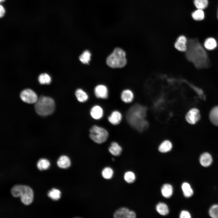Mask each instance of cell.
Returning <instances> with one entry per match:
<instances>
[{
  "instance_id": "cell-3",
  "label": "cell",
  "mask_w": 218,
  "mask_h": 218,
  "mask_svg": "<svg viewBox=\"0 0 218 218\" xmlns=\"http://www.w3.org/2000/svg\"><path fill=\"white\" fill-rule=\"evenodd\" d=\"M35 108L36 113L42 116L48 115L53 112L54 102L51 98L41 96L35 103Z\"/></svg>"
},
{
  "instance_id": "cell-21",
  "label": "cell",
  "mask_w": 218,
  "mask_h": 218,
  "mask_svg": "<svg viewBox=\"0 0 218 218\" xmlns=\"http://www.w3.org/2000/svg\"><path fill=\"white\" fill-rule=\"evenodd\" d=\"M172 147L171 142L166 140L162 142L158 147V150L161 153H166L170 151Z\"/></svg>"
},
{
  "instance_id": "cell-35",
  "label": "cell",
  "mask_w": 218,
  "mask_h": 218,
  "mask_svg": "<svg viewBox=\"0 0 218 218\" xmlns=\"http://www.w3.org/2000/svg\"><path fill=\"white\" fill-rule=\"evenodd\" d=\"M5 13V10L4 7L2 5L0 6V17H3Z\"/></svg>"
},
{
  "instance_id": "cell-31",
  "label": "cell",
  "mask_w": 218,
  "mask_h": 218,
  "mask_svg": "<svg viewBox=\"0 0 218 218\" xmlns=\"http://www.w3.org/2000/svg\"><path fill=\"white\" fill-rule=\"evenodd\" d=\"M210 216L213 218H218V204H215L212 206L209 211Z\"/></svg>"
},
{
  "instance_id": "cell-4",
  "label": "cell",
  "mask_w": 218,
  "mask_h": 218,
  "mask_svg": "<svg viewBox=\"0 0 218 218\" xmlns=\"http://www.w3.org/2000/svg\"><path fill=\"white\" fill-rule=\"evenodd\" d=\"M11 192L14 197H20L21 202L25 205H29L33 201V192L31 189L28 186L15 185L11 189Z\"/></svg>"
},
{
  "instance_id": "cell-28",
  "label": "cell",
  "mask_w": 218,
  "mask_h": 218,
  "mask_svg": "<svg viewBox=\"0 0 218 218\" xmlns=\"http://www.w3.org/2000/svg\"><path fill=\"white\" fill-rule=\"evenodd\" d=\"M61 193L58 190L52 188L49 190L48 193V196L54 200H56L59 199L61 197Z\"/></svg>"
},
{
  "instance_id": "cell-20",
  "label": "cell",
  "mask_w": 218,
  "mask_h": 218,
  "mask_svg": "<svg viewBox=\"0 0 218 218\" xmlns=\"http://www.w3.org/2000/svg\"><path fill=\"white\" fill-rule=\"evenodd\" d=\"M161 192L164 197L167 198H169L173 194V187L170 184H164L161 187Z\"/></svg>"
},
{
  "instance_id": "cell-6",
  "label": "cell",
  "mask_w": 218,
  "mask_h": 218,
  "mask_svg": "<svg viewBox=\"0 0 218 218\" xmlns=\"http://www.w3.org/2000/svg\"><path fill=\"white\" fill-rule=\"evenodd\" d=\"M89 136L95 142L101 144L105 142L109 135L107 131L104 128L96 125L93 126L89 130Z\"/></svg>"
},
{
  "instance_id": "cell-26",
  "label": "cell",
  "mask_w": 218,
  "mask_h": 218,
  "mask_svg": "<svg viewBox=\"0 0 218 218\" xmlns=\"http://www.w3.org/2000/svg\"><path fill=\"white\" fill-rule=\"evenodd\" d=\"M50 164L48 160L45 159H41L37 163V167L40 170H46L48 168Z\"/></svg>"
},
{
  "instance_id": "cell-17",
  "label": "cell",
  "mask_w": 218,
  "mask_h": 218,
  "mask_svg": "<svg viewBox=\"0 0 218 218\" xmlns=\"http://www.w3.org/2000/svg\"><path fill=\"white\" fill-rule=\"evenodd\" d=\"M58 166L61 168H66L69 167L71 164L70 160L67 156L63 155L61 156L58 160Z\"/></svg>"
},
{
  "instance_id": "cell-1",
  "label": "cell",
  "mask_w": 218,
  "mask_h": 218,
  "mask_svg": "<svg viewBox=\"0 0 218 218\" xmlns=\"http://www.w3.org/2000/svg\"><path fill=\"white\" fill-rule=\"evenodd\" d=\"M186 56L187 59L197 68H206L209 65L207 54L196 39H191L187 41Z\"/></svg>"
},
{
  "instance_id": "cell-23",
  "label": "cell",
  "mask_w": 218,
  "mask_h": 218,
  "mask_svg": "<svg viewBox=\"0 0 218 218\" xmlns=\"http://www.w3.org/2000/svg\"><path fill=\"white\" fill-rule=\"evenodd\" d=\"M75 94L77 100L80 102H84L88 99V94L81 89H77L75 92Z\"/></svg>"
},
{
  "instance_id": "cell-12",
  "label": "cell",
  "mask_w": 218,
  "mask_h": 218,
  "mask_svg": "<svg viewBox=\"0 0 218 218\" xmlns=\"http://www.w3.org/2000/svg\"><path fill=\"white\" fill-rule=\"evenodd\" d=\"M199 161L202 166L207 167L211 164L213 162V158L210 154L208 152H204L200 155Z\"/></svg>"
},
{
  "instance_id": "cell-11",
  "label": "cell",
  "mask_w": 218,
  "mask_h": 218,
  "mask_svg": "<svg viewBox=\"0 0 218 218\" xmlns=\"http://www.w3.org/2000/svg\"><path fill=\"white\" fill-rule=\"evenodd\" d=\"M108 92L107 87L103 85H98L94 88V93L98 98L106 99L108 97Z\"/></svg>"
},
{
  "instance_id": "cell-18",
  "label": "cell",
  "mask_w": 218,
  "mask_h": 218,
  "mask_svg": "<svg viewBox=\"0 0 218 218\" xmlns=\"http://www.w3.org/2000/svg\"><path fill=\"white\" fill-rule=\"evenodd\" d=\"M209 118L213 125L218 126V106L214 107L211 110L210 113Z\"/></svg>"
},
{
  "instance_id": "cell-27",
  "label": "cell",
  "mask_w": 218,
  "mask_h": 218,
  "mask_svg": "<svg viewBox=\"0 0 218 218\" xmlns=\"http://www.w3.org/2000/svg\"><path fill=\"white\" fill-rule=\"evenodd\" d=\"M38 80L41 84H49L51 81L50 76L47 73L40 74L38 77Z\"/></svg>"
},
{
  "instance_id": "cell-14",
  "label": "cell",
  "mask_w": 218,
  "mask_h": 218,
  "mask_svg": "<svg viewBox=\"0 0 218 218\" xmlns=\"http://www.w3.org/2000/svg\"><path fill=\"white\" fill-rule=\"evenodd\" d=\"M90 113L91 117L93 118L96 120H98L102 117L103 114V111L100 106L96 105L91 108Z\"/></svg>"
},
{
  "instance_id": "cell-30",
  "label": "cell",
  "mask_w": 218,
  "mask_h": 218,
  "mask_svg": "<svg viewBox=\"0 0 218 218\" xmlns=\"http://www.w3.org/2000/svg\"><path fill=\"white\" fill-rule=\"evenodd\" d=\"M192 16L194 20H201L204 18V13L202 10L198 9L192 13Z\"/></svg>"
},
{
  "instance_id": "cell-10",
  "label": "cell",
  "mask_w": 218,
  "mask_h": 218,
  "mask_svg": "<svg viewBox=\"0 0 218 218\" xmlns=\"http://www.w3.org/2000/svg\"><path fill=\"white\" fill-rule=\"evenodd\" d=\"M187 41L186 37L183 35L179 36L174 43L175 48L181 51H186L187 48Z\"/></svg>"
},
{
  "instance_id": "cell-16",
  "label": "cell",
  "mask_w": 218,
  "mask_h": 218,
  "mask_svg": "<svg viewBox=\"0 0 218 218\" xmlns=\"http://www.w3.org/2000/svg\"><path fill=\"white\" fill-rule=\"evenodd\" d=\"M109 151L112 155L118 156L121 154L122 149L117 143L113 142L111 143L109 148Z\"/></svg>"
},
{
  "instance_id": "cell-24",
  "label": "cell",
  "mask_w": 218,
  "mask_h": 218,
  "mask_svg": "<svg viewBox=\"0 0 218 218\" xmlns=\"http://www.w3.org/2000/svg\"><path fill=\"white\" fill-rule=\"evenodd\" d=\"M156 209L157 212L162 215H167L169 212L168 208L167 205L162 202L159 203L157 204Z\"/></svg>"
},
{
  "instance_id": "cell-29",
  "label": "cell",
  "mask_w": 218,
  "mask_h": 218,
  "mask_svg": "<svg viewBox=\"0 0 218 218\" xmlns=\"http://www.w3.org/2000/svg\"><path fill=\"white\" fill-rule=\"evenodd\" d=\"M194 3L198 9L203 10L207 6L208 1V0H194Z\"/></svg>"
},
{
  "instance_id": "cell-13",
  "label": "cell",
  "mask_w": 218,
  "mask_h": 218,
  "mask_svg": "<svg viewBox=\"0 0 218 218\" xmlns=\"http://www.w3.org/2000/svg\"><path fill=\"white\" fill-rule=\"evenodd\" d=\"M122 118L121 113L119 111H113L109 116L108 119L109 122L114 125L119 124L121 122Z\"/></svg>"
},
{
  "instance_id": "cell-32",
  "label": "cell",
  "mask_w": 218,
  "mask_h": 218,
  "mask_svg": "<svg viewBox=\"0 0 218 218\" xmlns=\"http://www.w3.org/2000/svg\"><path fill=\"white\" fill-rule=\"evenodd\" d=\"M113 171L111 168L109 167L105 168L102 170V174L103 177L105 179H111L112 177Z\"/></svg>"
},
{
  "instance_id": "cell-19",
  "label": "cell",
  "mask_w": 218,
  "mask_h": 218,
  "mask_svg": "<svg viewBox=\"0 0 218 218\" xmlns=\"http://www.w3.org/2000/svg\"><path fill=\"white\" fill-rule=\"evenodd\" d=\"M184 196L186 198L191 197L193 194V191L190 185L187 182H184L181 186Z\"/></svg>"
},
{
  "instance_id": "cell-7",
  "label": "cell",
  "mask_w": 218,
  "mask_h": 218,
  "mask_svg": "<svg viewBox=\"0 0 218 218\" xmlns=\"http://www.w3.org/2000/svg\"><path fill=\"white\" fill-rule=\"evenodd\" d=\"M20 97L23 101L28 104L35 103L38 99L35 92L29 89L23 90L20 93Z\"/></svg>"
},
{
  "instance_id": "cell-34",
  "label": "cell",
  "mask_w": 218,
  "mask_h": 218,
  "mask_svg": "<svg viewBox=\"0 0 218 218\" xmlns=\"http://www.w3.org/2000/svg\"><path fill=\"white\" fill-rule=\"evenodd\" d=\"M179 217L180 218H190L191 217V215L188 211L183 210L180 212Z\"/></svg>"
},
{
  "instance_id": "cell-25",
  "label": "cell",
  "mask_w": 218,
  "mask_h": 218,
  "mask_svg": "<svg viewBox=\"0 0 218 218\" xmlns=\"http://www.w3.org/2000/svg\"><path fill=\"white\" fill-rule=\"evenodd\" d=\"M91 53L87 50L84 51L79 56L80 61L84 64H88L91 59Z\"/></svg>"
},
{
  "instance_id": "cell-8",
  "label": "cell",
  "mask_w": 218,
  "mask_h": 218,
  "mask_svg": "<svg viewBox=\"0 0 218 218\" xmlns=\"http://www.w3.org/2000/svg\"><path fill=\"white\" fill-rule=\"evenodd\" d=\"M200 115L199 110L196 108H193L190 109L187 113L185 119L189 123L194 124L200 119Z\"/></svg>"
},
{
  "instance_id": "cell-5",
  "label": "cell",
  "mask_w": 218,
  "mask_h": 218,
  "mask_svg": "<svg viewBox=\"0 0 218 218\" xmlns=\"http://www.w3.org/2000/svg\"><path fill=\"white\" fill-rule=\"evenodd\" d=\"M125 52L121 48H115L113 52L107 57L106 63L113 68H122L127 63Z\"/></svg>"
},
{
  "instance_id": "cell-15",
  "label": "cell",
  "mask_w": 218,
  "mask_h": 218,
  "mask_svg": "<svg viewBox=\"0 0 218 218\" xmlns=\"http://www.w3.org/2000/svg\"><path fill=\"white\" fill-rule=\"evenodd\" d=\"M121 97L122 101L124 102L130 103L133 101L134 98V94L131 90L126 89L122 92Z\"/></svg>"
},
{
  "instance_id": "cell-9",
  "label": "cell",
  "mask_w": 218,
  "mask_h": 218,
  "mask_svg": "<svg viewBox=\"0 0 218 218\" xmlns=\"http://www.w3.org/2000/svg\"><path fill=\"white\" fill-rule=\"evenodd\" d=\"M115 218H134L136 217L135 213L127 208L122 207L117 210L114 214Z\"/></svg>"
},
{
  "instance_id": "cell-2",
  "label": "cell",
  "mask_w": 218,
  "mask_h": 218,
  "mask_svg": "<svg viewBox=\"0 0 218 218\" xmlns=\"http://www.w3.org/2000/svg\"><path fill=\"white\" fill-rule=\"evenodd\" d=\"M147 108L139 104H136L128 110L127 114V119L133 127L141 132L147 129L148 126V122L145 119Z\"/></svg>"
},
{
  "instance_id": "cell-36",
  "label": "cell",
  "mask_w": 218,
  "mask_h": 218,
  "mask_svg": "<svg viewBox=\"0 0 218 218\" xmlns=\"http://www.w3.org/2000/svg\"><path fill=\"white\" fill-rule=\"evenodd\" d=\"M5 0H0V2L1 3V2H3Z\"/></svg>"
},
{
  "instance_id": "cell-33",
  "label": "cell",
  "mask_w": 218,
  "mask_h": 218,
  "mask_svg": "<svg viewBox=\"0 0 218 218\" xmlns=\"http://www.w3.org/2000/svg\"><path fill=\"white\" fill-rule=\"evenodd\" d=\"M124 179L128 183H132L135 181V176L134 173L132 172L128 171L126 172L124 174Z\"/></svg>"
},
{
  "instance_id": "cell-22",
  "label": "cell",
  "mask_w": 218,
  "mask_h": 218,
  "mask_svg": "<svg viewBox=\"0 0 218 218\" xmlns=\"http://www.w3.org/2000/svg\"><path fill=\"white\" fill-rule=\"evenodd\" d=\"M217 46L216 40L213 38L206 39L204 42V46L208 50H211L215 49Z\"/></svg>"
}]
</instances>
